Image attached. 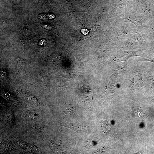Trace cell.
Segmentation results:
<instances>
[{
  "mask_svg": "<svg viewBox=\"0 0 154 154\" xmlns=\"http://www.w3.org/2000/svg\"><path fill=\"white\" fill-rule=\"evenodd\" d=\"M68 127L76 131L82 133H88L90 132V127L80 124L70 123H68Z\"/></svg>",
  "mask_w": 154,
  "mask_h": 154,
  "instance_id": "6da1fadb",
  "label": "cell"
},
{
  "mask_svg": "<svg viewBox=\"0 0 154 154\" xmlns=\"http://www.w3.org/2000/svg\"><path fill=\"white\" fill-rule=\"evenodd\" d=\"M46 41L44 39H42L40 41L38 44L40 46H43L46 45Z\"/></svg>",
  "mask_w": 154,
  "mask_h": 154,
  "instance_id": "7a4b0ae2",
  "label": "cell"
},
{
  "mask_svg": "<svg viewBox=\"0 0 154 154\" xmlns=\"http://www.w3.org/2000/svg\"><path fill=\"white\" fill-rule=\"evenodd\" d=\"M7 76L6 72L4 70H2L1 73V77L2 79H4L6 78Z\"/></svg>",
  "mask_w": 154,
  "mask_h": 154,
  "instance_id": "3957f363",
  "label": "cell"
},
{
  "mask_svg": "<svg viewBox=\"0 0 154 154\" xmlns=\"http://www.w3.org/2000/svg\"><path fill=\"white\" fill-rule=\"evenodd\" d=\"M82 33L85 35H87L88 33V31L87 29H84L82 30Z\"/></svg>",
  "mask_w": 154,
  "mask_h": 154,
  "instance_id": "277c9868",
  "label": "cell"
}]
</instances>
